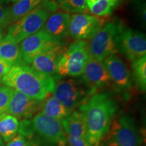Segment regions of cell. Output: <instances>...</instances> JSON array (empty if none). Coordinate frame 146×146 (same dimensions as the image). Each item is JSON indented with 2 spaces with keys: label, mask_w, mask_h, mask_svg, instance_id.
<instances>
[{
  "label": "cell",
  "mask_w": 146,
  "mask_h": 146,
  "mask_svg": "<svg viewBox=\"0 0 146 146\" xmlns=\"http://www.w3.org/2000/svg\"><path fill=\"white\" fill-rule=\"evenodd\" d=\"M3 39V32L2 29L0 28V41H1V39Z\"/></svg>",
  "instance_id": "32"
},
{
  "label": "cell",
  "mask_w": 146,
  "mask_h": 146,
  "mask_svg": "<svg viewBox=\"0 0 146 146\" xmlns=\"http://www.w3.org/2000/svg\"><path fill=\"white\" fill-rule=\"evenodd\" d=\"M66 48V46L62 43L45 50L33 60L31 64V67L38 72L52 76L56 79L58 74V63L61 56Z\"/></svg>",
  "instance_id": "14"
},
{
  "label": "cell",
  "mask_w": 146,
  "mask_h": 146,
  "mask_svg": "<svg viewBox=\"0 0 146 146\" xmlns=\"http://www.w3.org/2000/svg\"><path fill=\"white\" fill-rule=\"evenodd\" d=\"M12 66L0 58V79L8 74Z\"/></svg>",
  "instance_id": "29"
},
{
  "label": "cell",
  "mask_w": 146,
  "mask_h": 146,
  "mask_svg": "<svg viewBox=\"0 0 146 146\" xmlns=\"http://www.w3.org/2000/svg\"><path fill=\"white\" fill-rule=\"evenodd\" d=\"M89 12L96 16L111 15L119 4L120 0H85Z\"/></svg>",
  "instance_id": "21"
},
{
  "label": "cell",
  "mask_w": 146,
  "mask_h": 146,
  "mask_svg": "<svg viewBox=\"0 0 146 146\" xmlns=\"http://www.w3.org/2000/svg\"><path fill=\"white\" fill-rule=\"evenodd\" d=\"M7 146H30V144L25 137L21 135H18L8 141Z\"/></svg>",
  "instance_id": "28"
},
{
  "label": "cell",
  "mask_w": 146,
  "mask_h": 146,
  "mask_svg": "<svg viewBox=\"0 0 146 146\" xmlns=\"http://www.w3.org/2000/svg\"><path fill=\"white\" fill-rule=\"evenodd\" d=\"M118 50L131 62L146 55L145 34L131 28L122 26L117 37Z\"/></svg>",
  "instance_id": "9"
},
{
  "label": "cell",
  "mask_w": 146,
  "mask_h": 146,
  "mask_svg": "<svg viewBox=\"0 0 146 146\" xmlns=\"http://www.w3.org/2000/svg\"><path fill=\"white\" fill-rule=\"evenodd\" d=\"M81 77L94 94L110 83V78L103 62L98 61L90 56L87 60Z\"/></svg>",
  "instance_id": "13"
},
{
  "label": "cell",
  "mask_w": 146,
  "mask_h": 146,
  "mask_svg": "<svg viewBox=\"0 0 146 146\" xmlns=\"http://www.w3.org/2000/svg\"><path fill=\"white\" fill-rule=\"evenodd\" d=\"M20 1V0H0V3L1 4H4V3H15L17 1Z\"/></svg>",
  "instance_id": "30"
},
{
  "label": "cell",
  "mask_w": 146,
  "mask_h": 146,
  "mask_svg": "<svg viewBox=\"0 0 146 146\" xmlns=\"http://www.w3.org/2000/svg\"><path fill=\"white\" fill-rule=\"evenodd\" d=\"M62 41L56 39L54 36L41 29L39 32L28 36L21 43V48L23 62L31 64L36 56L51 47L62 44Z\"/></svg>",
  "instance_id": "11"
},
{
  "label": "cell",
  "mask_w": 146,
  "mask_h": 146,
  "mask_svg": "<svg viewBox=\"0 0 146 146\" xmlns=\"http://www.w3.org/2000/svg\"><path fill=\"white\" fill-rule=\"evenodd\" d=\"M58 6L66 12L74 14H87L89 11L85 0H56Z\"/></svg>",
  "instance_id": "23"
},
{
  "label": "cell",
  "mask_w": 146,
  "mask_h": 146,
  "mask_svg": "<svg viewBox=\"0 0 146 146\" xmlns=\"http://www.w3.org/2000/svg\"><path fill=\"white\" fill-rule=\"evenodd\" d=\"M133 76L142 91L146 89V56L132 62Z\"/></svg>",
  "instance_id": "24"
},
{
  "label": "cell",
  "mask_w": 146,
  "mask_h": 146,
  "mask_svg": "<svg viewBox=\"0 0 146 146\" xmlns=\"http://www.w3.org/2000/svg\"><path fill=\"white\" fill-rule=\"evenodd\" d=\"M58 7L54 0H47L41 6L15 22L9 28L5 37L19 44L28 36L41 31L51 12L56 11Z\"/></svg>",
  "instance_id": "3"
},
{
  "label": "cell",
  "mask_w": 146,
  "mask_h": 146,
  "mask_svg": "<svg viewBox=\"0 0 146 146\" xmlns=\"http://www.w3.org/2000/svg\"><path fill=\"white\" fill-rule=\"evenodd\" d=\"M0 146H4V141L1 135H0Z\"/></svg>",
  "instance_id": "31"
},
{
  "label": "cell",
  "mask_w": 146,
  "mask_h": 146,
  "mask_svg": "<svg viewBox=\"0 0 146 146\" xmlns=\"http://www.w3.org/2000/svg\"><path fill=\"white\" fill-rule=\"evenodd\" d=\"M118 106L109 94H96L79 106L87 127V139L93 146H99L115 118Z\"/></svg>",
  "instance_id": "1"
},
{
  "label": "cell",
  "mask_w": 146,
  "mask_h": 146,
  "mask_svg": "<svg viewBox=\"0 0 146 146\" xmlns=\"http://www.w3.org/2000/svg\"><path fill=\"white\" fill-rule=\"evenodd\" d=\"M89 56L87 42L81 40L74 41L61 56L58 66V75L65 77L81 76Z\"/></svg>",
  "instance_id": "6"
},
{
  "label": "cell",
  "mask_w": 146,
  "mask_h": 146,
  "mask_svg": "<svg viewBox=\"0 0 146 146\" xmlns=\"http://www.w3.org/2000/svg\"><path fill=\"white\" fill-rule=\"evenodd\" d=\"M72 111L65 107L53 96H49L43 102L41 113L45 116L62 122L72 113Z\"/></svg>",
  "instance_id": "18"
},
{
  "label": "cell",
  "mask_w": 146,
  "mask_h": 146,
  "mask_svg": "<svg viewBox=\"0 0 146 146\" xmlns=\"http://www.w3.org/2000/svg\"><path fill=\"white\" fill-rule=\"evenodd\" d=\"M19 122L17 118L12 115L4 113L0 115V135L5 142L10 141L16 135Z\"/></svg>",
  "instance_id": "22"
},
{
  "label": "cell",
  "mask_w": 146,
  "mask_h": 146,
  "mask_svg": "<svg viewBox=\"0 0 146 146\" xmlns=\"http://www.w3.org/2000/svg\"><path fill=\"white\" fill-rule=\"evenodd\" d=\"M106 70L115 89L118 91L128 90L131 87L129 70L122 59L116 54L111 55L104 60Z\"/></svg>",
  "instance_id": "15"
},
{
  "label": "cell",
  "mask_w": 146,
  "mask_h": 146,
  "mask_svg": "<svg viewBox=\"0 0 146 146\" xmlns=\"http://www.w3.org/2000/svg\"><path fill=\"white\" fill-rule=\"evenodd\" d=\"M11 24L9 9L0 3V28L4 29Z\"/></svg>",
  "instance_id": "26"
},
{
  "label": "cell",
  "mask_w": 146,
  "mask_h": 146,
  "mask_svg": "<svg viewBox=\"0 0 146 146\" xmlns=\"http://www.w3.org/2000/svg\"><path fill=\"white\" fill-rule=\"evenodd\" d=\"M0 58L12 66L23 62L19 45L5 36L0 41Z\"/></svg>",
  "instance_id": "19"
},
{
  "label": "cell",
  "mask_w": 146,
  "mask_h": 146,
  "mask_svg": "<svg viewBox=\"0 0 146 146\" xmlns=\"http://www.w3.org/2000/svg\"><path fill=\"white\" fill-rule=\"evenodd\" d=\"M66 136L87 139V127L83 115L79 110H75L62 121Z\"/></svg>",
  "instance_id": "17"
},
{
  "label": "cell",
  "mask_w": 146,
  "mask_h": 146,
  "mask_svg": "<svg viewBox=\"0 0 146 146\" xmlns=\"http://www.w3.org/2000/svg\"><path fill=\"white\" fill-rule=\"evenodd\" d=\"M14 89L5 86H0V115L6 112L10 100L13 95Z\"/></svg>",
  "instance_id": "25"
},
{
  "label": "cell",
  "mask_w": 146,
  "mask_h": 146,
  "mask_svg": "<svg viewBox=\"0 0 146 146\" xmlns=\"http://www.w3.org/2000/svg\"><path fill=\"white\" fill-rule=\"evenodd\" d=\"M143 137L134 118L129 115L114 118L99 146H141Z\"/></svg>",
  "instance_id": "4"
},
{
  "label": "cell",
  "mask_w": 146,
  "mask_h": 146,
  "mask_svg": "<svg viewBox=\"0 0 146 146\" xmlns=\"http://www.w3.org/2000/svg\"><path fill=\"white\" fill-rule=\"evenodd\" d=\"M70 15L68 12H55L49 16L43 28L45 32L62 41L68 35Z\"/></svg>",
  "instance_id": "16"
},
{
  "label": "cell",
  "mask_w": 146,
  "mask_h": 146,
  "mask_svg": "<svg viewBox=\"0 0 146 146\" xmlns=\"http://www.w3.org/2000/svg\"><path fill=\"white\" fill-rule=\"evenodd\" d=\"M52 94L54 98L71 111L81 106L94 95L81 76L58 80Z\"/></svg>",
  "instance_id": "5"
},
{
  "label": "cell",
  "mask_w": 146,
  "mask_h": 146,
  "mask_svg": "<svg viewBox=\"0 0 146 146\" xmlns=\"http://www.w3.org/2000/svg\"><path fill=\"white\" fill-rule=\"evenodd\" d=\"M47 0H20L9 9L11 23H15L29 12L43 5Z\"/></svg>",
  "instance_id": "20"
},
{
  "label": "cell",
  "mask_w": 146,
  "mask_h": 146,
  "mask_svg": "<svg viewBox=\"0 0 146 146\" xmlns=\"http://www.w3.org/2000/svg\"><path fill=\"white\" fill-rule=\"evenodd\" d=\"M120 1H123V0H120Z\"/></svg>",
  "instance_id": "33"
},
{
  "label": "cell",
  "mask_w": 146,
  "mask_h": 146,
  "mask_svg": "<svg viewBox=\"0 0 146 146\" xmlns=\"http://www.w3.org/2000/svg\"><path fill=\"white\" fill-rule=\"evenodd\" d=\"M103 18L87 14L70 16L68 35L76 40L91 39L104 25Z\"/></svg>",
  "instance_id": "10"
},
{
  "label": "cell",
  "mask_w": 146,
  "mask_h": 146,
  "mask_svg": "<svg viewBox=\"0 0 146 146\" xmlns=\"http://www.w3.org/2000/svg\"><path fill=\"white\" fill-rule=\"evenodd\" d=\"M121 24L108 22L90 39L88 43L89 54L92 58L102 62L106 58L118 52L117 37Z\"/></svg>",
  "instance_id": "7"
},
{
  "label": "cell",
  "mask_w": 146,
  "mask_h": 146,
  "mask_svg": "<svg viewBox=\"0 0 146 146\" xmlns=\"http://www.w3.org/2000/svg\"><path fill=\"white\" fill-rule=\"evenodd\" d=\"M43 101L34 99L20 91L14 90L7 114L17 118L29 119L37 112L43 106Z\"/></svg>",
  "instance_id": "12"
},
{
  "label": "cell",
  "mask_w": 146,
  "mask_h": 146,
  "mask_svg": "<svg viewBox=\"0 0 146 146\" xmlns=\"http://www.w3.org/2000/svg\"><path fill=\"white\" fill-rule=\"evenodd\" d=\"M5 86L34 99L45 100L54 91L56 79L38 72L25 62L12 66L1 78Z\"/></svg>",
  "instance_id": "2"
},
{
  "label": "cell",
  "mask_w": 146,
  "mask_h": 146,
  "mask_svg": "<svg viewBox=\"0 0 146 146\" xmlns=\"http://www.w3.org/2000/svg\"><path fill=\"white\" fill-rule=\"evenodd\" d=\"M35 134L47 143L56 146H66L67 137L62 122L39 112L31 120Z\"/></svg>",
  "instance_id": "8"
},
{
  "label": "cell",
  "mask_w": 146,
  "mask_h": 146,
  "mask_svg": "<svg viewBox=\"0 0 146 146\" xmlns=\"http://www.w3.org/2000/svg\"><path fill=\"white\" fill-rule=\"evenodd\" d=\"M67 137V143L68 146H93L87 138L77 137Z\"/></svg>",
  "instance_id": "27"
}]
</instances>
